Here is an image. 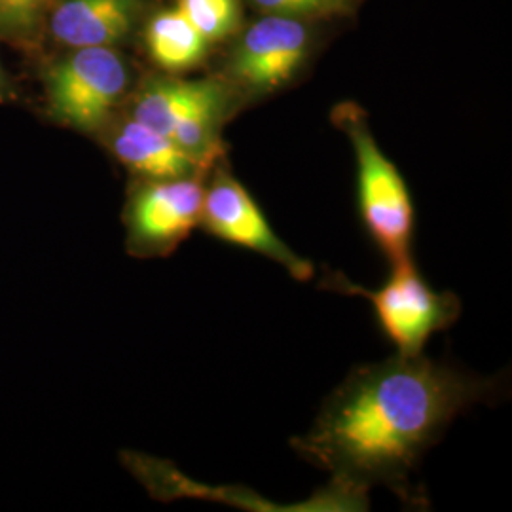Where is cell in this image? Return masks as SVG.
I'll list each match as a JSON object with an SVG mask.
<instances>
[{"label": "cell", "instance_id": "6da1fadb", "mask_svg": "<svg viewBox=\"0 0 512 512\" xmlns=\"http://www.w3.org/2000/svg\"><path fill=\"white\" fill-rule=\"evenodd\" d=\"M497 384L420 355H393L357 366L323 404L310 431L291 440L294 452L327 471L330 484L366 495L385 486L418 503L412 475L448 425Z\"/></svg>", "mask_w": 512, "mask_h": 512}, {"label": "cell", "instance_id": "7a4b0ae2", "mask_svg": "<svg viewBox=\"0 0 512 512\" xmlns=\"http://www.w3.org/2000/svg\"><path fill=\"white\" fill-rule=\"evenodd\" d=\"M245 109L236 92L217 74L186 80L148 76L133 88L124 112L137 122L173 139L200 164L226 156L222 128Z\"/></svg>", "mask_w": 512, "mask_h": 512}, {"label": "cell", "instance_id": "3957f363", "mask_svg": "<svg viewBox=\"0 0 512 512\" xmlns=\"http://www.w3.org/2000/svg\"><path fill=\"white\" fill-rule=\"evenodd\" d=\"M330 120L346 133L357 162V200L366 234L389 266L414 260L416 207L399 167L378 147L365 109L353 101L338 103Z\"/></svg>", "mask_w": 512, "mask_h": 512}, {"label": "cell", "instance_id": "277c9868", "mask_svg": "<svg viewBox=\"0 0 512 512\" xmlns=\"http://www.w3.org/2000/svg\"><path fill=\"white\" fill-rule=\"evenodd\" d=\"M135 88L133 65L118 48H69L44 74L46 109L55 124L99 137Z\"/></svg>", "mask_w": 512, "mask_h": 512}, {"label": "cell", "instance_id": "5b68a950", "mask_svg": "<svg viewBox=\"0 0 512 512\" xmlns=\"http://www.w3.org/2000/svg\"><path fill=\"white\" fill-rule=\"evenodd\" d=\"M317 44L315 21L262 14L234 35L215 74L249 107L293 86L308 69Z\"/></svg>", "mask_w": 512, "mask_h": 512}, {"label": "cell", "instance_id": "8992f818", "mask_svg": "<svg viewBox=\"0 0 512 512\" xmlns=\"http://www.w3.org/2000/svg\"><path fill=\"white\" fill-rule=\"evenodd\" d=\"M321 287L368 300L385 338L401 355H420L433 334L452 327L461 315L458 296L435 291L414 260L391 266V277L380 289H365L340 272L325 275Z\"/></svg>", "mask_w": 512, "mask_h": 512}, {"label": "cell", "instance_id": "52a82bcc", "mask_svg": "<svg viewBox=\"0 0 512 512\" xmlns=\"http://www.w3.org/2000/svg\"><path fill=\"white\" fill-rule=\"evenodd\" d=\"M200 228L224 243L274 260L298 281H310L315 275L310 260L296 255L275 234L253 194L232 173L226 156L207 171Z\"/></svg>", "mask_w": 512, "mask_h": 512}, {"label": "cell", "instance_id": "ba28073f", "mask_svg": "<svg viewBox=\"0 0 512 512\" xmlns=\"http://www.w3.org/2000/svg\"><path fill=\"white\" fill-rule=\"evenodd\" d=\"M207 171L160 181L137 179L124 209L126 245L131 255H171L200 228Z\"/></svg>", "mask_w": 512, "mask_h": 512}, {"label": "cell", "instance_id": "9c48e42d", "mask_svg": "<svg viewBox=\"0 0 512 512\" xmlns=\"http://www.w3.org/2000/svg\"><path fill=\"white\" fill-rule=\"evenodd\" d=\"M152 0H55L46 33L63 48H118L135 37L148 16Z\"/></svg>", "mask_w": 512, "mask_h": 512}, {"label": "cell", "instance_id": "30bf717a", "mask_svg": "<svg viewBox=\"0 0 512 512\" xmlns=\"http://www.w3.org/2000/svg\"><path fill=\"white\" fill-rule=\"evenodd\" d=\"M110 154L141 181L188 177L209 169L186 154L173 139L148 128L124 110L99 135Z\"/></svg>", "mask_w": 512, "mask_h": 512}, {"label": "cell", "instance_id": "8fae6325", "mask_svg": "<svg viewBox=\"0 0 512 512\" xmlns=\"http://www.w3.org/2000/svg\"><path fill=\"white\" fill-rule=\"evenodd\" d=\"M141 31L150 61L164 73L192 71L209 55L211 44L192 27L177 6L152 12Z\"/></svg>", "mask_w": 512, "mask_h": 512}, {"label": "cell", "instance_id": "7c38bea8", "mask_svg": "<svg viewBox=\"0 0 512 512\" xmlns=\"http://www.w3.org/2000/svg\"><path fill=\"white\" fill-rule=\"evenodd\" d=\"M175 6L209 44L234 37L243 25L241 0H175Z\"/></svg>", "mask_w": 512, "mask_h": 512}, {"label": "cell", "instance_id": "4fadbf2b", "mask_svg": "<svg viewBox=\"0 0 512 512\" xmlns=\"http://www.w3.org/2000/svg\"><path fill=\"white\" fill-rule=\"evenodd\" d=\"M55 0H0V38L33 50L46 29Z\"/></svg>", "mask_w": 512, "mask_h": 512}, {"label": "cell", "instance_id": "5bb4252c", "mask_svg": "<svg viewBox=\"0 0 512 512\" xmlns=\"http://www.w3.org/2000/svg\"><path fill=\"white\" fill-rule=\"evenodd\" d=\"M365 0H249L260 14H275L308 21L353 18Z\"/></svg>", "mask_w": 512, "mask_h": 512}, {"label": "cell", "instance_id": "9a60e30c", "mask_svg": "<svg viewBox=\"0 0 512 512\" xmlns=\"http://www.w3.org/2000/svg\"><path fill=\"white\" fill-rule=\"evenodd\" d=\"M12 97H14V86H12L10 78H8V74L4 73L2 67H0V103L8 101Z\"/></svg>", "mask_w": 512, "mask_h": 512}]
</instances>
